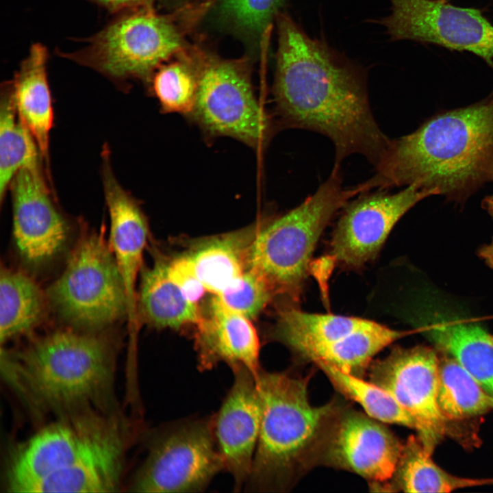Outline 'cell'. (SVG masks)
I'll use <instances>...</instances> for the list:
<instances>
[{
  "mask_svg": "<svg viewBox=\"0 0 493 493\" xmlns=\"http://www.w3.org/2000/svg\"><path fill=\"white\" fill-rule=\"evenodd\" d=\"M276 21L273 94L281 118L328 137L335 166L359 153L375 166L390 140L371 112L363 71L324 41L309 37L288 14L279 12Z\"/></svg>",
  "mask_w": 493,
  "mask_h": 493,
  "instance_id": "1",
  "label": "cell"
},
{
  "mask_svg": "<svg viewBox=\"0 0 493 493\" xmlns=\"http://www.w3.org/2000/svg\"><path fill=\"white\" fill-rule=\"evenodd\" d=\"M493 92L483 101L446 111L416 131L390 140L375 173L360 192L414 185L450 199H466L490 180Z\"/></svg>",
  "mask_w": 493,
  "mask_h": 493,
  "instance_id": "2",
  "label": "cell"
},
{
  "mask_svg": "<svg viewBox=\"0 0 493 493\" xmlns=\"http://www.w3.org/2000/svg\"><path fill=\"white\" fill-rule=\"evenodd\" d=\"M127 433L112 416L86 412L45 427L12 453L8 492H112L120 487Z\"/></svg>",
  "mask_w": 493,
  "mask_h": 493,
  "instance_id": "3",
  "label": "cell"
},
{
  "mask_svg": "<svg viewBox=\"0 0 493 493\" xmlns=\"http://www.w3.org/2000/svg\"><path fill=\"white\" fill-rule=\"evenodd\" d=\"M262 414L245 491L283 492L314 465L325 431L340 406L312 405L307 378L261 370L257 378Z\"/></svg>",
  "mask_w": 493,
  "mask_h": 493,
  "instance_id": "4",
  "label": "cell"
},
{
  "mask_svg": "<svg viewBox=\"0 0 493 493\" xmlns=\"http://www.w3.org/2000/svg\"><path fill=\"white\" fill-rule=\"evenodd\" d=\"M6 379L35 407L70 409L99 401L113 383L114 351L104 338L58 331L16 353L1 351Z\"/></svg>",
  "mask_w": 493,
  "mask_h": 493,
  "instance_id": "5",
  "label": "cell"
},
{
  "mask_svg": "<svg viewBox=\"0 0 493 493\" xmlns=\"http://www.w3.org/2000/svg\"><path fill=\"white\" fill-rule=\"evenodd\" d=\"M338 170L335 166L313 194L255 232L247 267L263 275L275 294L299 297L320 235L334 214L356 196L353 188L342 186Z\"/></svg>",
  "mask_w": 493,
  "mask_h": 493,
  "instance_id": "6",
  "label": "cell"
},
{
  "mask_svg": "<svg viewBox=\"0 0 493 493\" xmlns=\"http://www.w3.org/2000/svg\"><path fill=\"white\" fill-rule=\"evenodd\" d=\"M80 49L59 52L62 57L87 66L118 83L131 79L151 82L164 62L185 46L186 14H157L151 5L127 10Z\"/></svg>",
  "mask_w": 493,
  "mask_h": 493,
  "instance_id": "7",
  "label": "cell"
},
{
  "mask_svg": "<svg viewBox=\"0 0 493 493\" xmlns=\"http://www.w3.org/2000/svg\"><path fill=\"white\" fill-rule=\"evenodd\" d=\"M47 297L64 321L88 331L103 329L127 315L124 283L101 235L82 237Z\"/></svg>",
  "mask_w": 493,
  "mask_h": 493,
  "instance_id": "8",
  "label": "cell"
},
{
  "mask_svg": "<svg viewBox=\"0 0 493 493\" xmlns=\"http://www.w3.org/2000/svg\"><path fill=\"white\" fill-rule=\"evenodd\" d=\"M221 471L212 416L190 417L156 433L131 488L138 492H202Z\"/></svg>",
  "mask_w": 493,
  "mask_h": 493,
  "instance_id": "9",
  "label": "cell"
},
{
  "mask_svg": "<svg viewBox=\"0 0 493 493\" xmlns=\"http://www.w3.org/2000/svg\"><path fill=\"white\" fill-rule=\"evenodd\" d=\"M199 82L192 114L207 132L258 147L270 123L253 90L246 60L198 55Z\"/></svg>",
  "mask_w": 493,
  "mask_h": 493,
  "instance_id": "10",
  "label": "cell"
},
{
  "mask_svg": "<svg viewBox=\"0 0 493 493\" xmlns=\"http://www.w3.org/2000/svg\"><path fill=\"white\" fill-rule=\"evenodd\" d=\"M379 20L392 40H409L472 53L493 68V25L481 10L443 0H390Z\"/></svg>",
  "mask_w": 493,
  "mask_h": 493,
  "instance_id": "11",
  "label": "cell"
},
{
  "mask_svg": "<svg viewBox=\"0 0 493 493\" xmlns=\"http://www.w3.org/2000/svg\"><path fill=\"white\" fill-rule=\"evenodd\" d=\"M439 356L432 348H396L371 365L370 381L387 391L412 417L425 448L431 454L449 433V421L438 403Z\"/></svg>",
  "mask_w": 493,
  "mask_h": 493,
  "instance_id": "12",
  "label": "cell"
},
{
  "mask_svg": "<svg viewBox=\"0 0 493 493\" xmlns=\"http://www.w3.org/2000/svg\"><path fill=\"white\" fill-rule=\"evenodd\" d=\"M348 201L331 240L329 260L358 268L374 259L400 218L422 199L434 195L414 185L395 193L376 189Z\"/></svg>",
  "mask_w": 493,
  "mask_h": 493,
  "instance_id": "13",
  "label": "cell"
},
{
  "mask_svg": "<svg viewBox=\"0 0 493 493\" xmlns=\"http://www.w3.org/2000/svg\"><path fill=\"white\" fill-rule=\"evenodd\" d=\"M379 421L339 407L322 438L315 459L355 472L372 483H384L394 473L403 444Z\"/></svg>",
  "mask_w": 493,
  "mask_h": 493,
  "instance_id": "14",
  "label": "cell"
},
{
  "mask_svg": "<svg viewBox=\"0 0 493 493\" xmlns=\"http://www.w3.org/2000/svg\"><path fill=\"white\" fill-rule=\"evenodd\" d=\"M10 187L13 234L21 255L34 264L51 260L64 247L68 225L52 199L42 162L20 169Z\"/></svg>",
  "mask_w": 493,
  "mask_h": 493,
  "instance_id": "15",
  "label": "cell"
},
{
  "mask_svg": "<svg viewBox=\"0 0 493 493\" xmlns=\"http://www.w3.org/2000/svg\"><path fill=\"white\" fill-rule=\"evenodd\" d=\"M233 384L218 412L213 430L224 471L233 480L234 492L244 488L257 445L262 407L256 377L244 367L232 370Z\"/></svg>",
  "mask_w": 493,
  "mask_h": 493,
  "instance_id": "16",
  "label": "cell"
},
{
  "mask_svg": "<svg viewBox=\"0 0 493 493\" xmlns=\"http://www.w3.org/2000/svg\"><path fill=\"white\" fill-rule=\"evenodd\" d=\"M102 179L110 219L108 243L124 283L127 317L134 330L137 312L136 284L147 240V223L135 200L114 175L105 150L103 153Z\"/></svg>",
  "mask_w": 493,
  "mask_h": 493,
  "instance_id": "17",
  "label": "cell"
},
{
  "mask_svg": "<svg viewBox=\"0 0 493 493\" xmlns=\"http://www.w3.org/2000/svg\"><path fill=\"white\" fill-rule=\"evenodd\" d=\"M196 348L198 368L210 370L220 363L231 370L244 367L258 377L260 340L257 333L244 316L232 310L215 296L207 317L197 325Z\"/></svg>",
  "mask_w": 493,
  "mask_h": 493,
  "instance_id": "18",
  "label": "cell"
},
{
  "mask_svg": "<svg viewBox=\"0 0 493 493\" xmlns=\"http://www.w3.org/2000/svg\"><path fill=\"white\" fill-rule=\"evenodd\" d=\"M419 328L493 398V334L475 323L438 312L425 316Z\"/></svg>",
  "mask_w": 493,
  "mask_h": 493,
  "instance_id": "19",
  "label": "cell"
},
{
  "mask_svg": "<svg viewBox=\"0 0 493 493\" xmlns=\"http://www.w3.org/2000/svg\"><path fill=\"white\" fill-rule=\"evenodd\" d=\"M48 58L44 45H32L13 79L9 81L18 114L34 138L47 165L53 120L47 73Z\"/></svg>",
  "mask_w": 493,
  "mask_h": 493,
  "instance_id": "20",
  "label": "cell"
},
{
  "mask_svg": "<svg viewBox=\"0 0 493 493\" xmlns=\"http://www.w3.org/2000/svg\"><path fill=\"white\" fill-rule=\"evenodd\" d=\"M369 320L333 314H310L293 307L280 309L271 336L305 359L363 327Z\"/></svg>",
  "mask_w": 493,
  "mask_h": 493,
  "instance_id": "21",
  "label": "cell"
},
{
  "mask_svg": "<svg viewBox=\"0 0 493 493\" xmlns=\"http://www.w3.org/2000/svg\"><path fill=\"white\" fill-rule=\"evenodd\" d=\"M167 263L158 259L142 276L138 296L142 318L157 328L179 329L203 320L197 304L189 301L170 278Z\"/></svg>",
  "mask_w": 493,
  "mask_h": 493,
  "instance_id": "22",
  "label": "cell"
},
{
  "mask_svg": "<svg viewBox=\"0 0 493 493\" xmlns=\"http://www.w3.org/2000/svg\"><path fill=\"white\" fill-rule=\"evenodd\" d=\"M242 231L213 238L188 253L207 291L218 295L231 288L247 268L249 248L255 233Z\"/></svg>",
  "mask_w": 493,
  "mask_h": 493,
  "instance_id": "23",
  "label": "cell"
},
{
  "mask_svg": "<svg viewBox=\"0 0 493 493\" xmlns=\"http://www.w3.org/2000/svg\"><path fill=\"white\" fill-rule=\"evenodd\" d=\"M418 436L411 435L403 444L401 455L388 484L390 492H450L457 489L493 485V478L471 479L453 475L431 459Z\"/></svg>",
  "mask_w": 493,
  "mask_h": 493,
  "instance_id": "24",
  "label": "cell"
},
{
  "mask_svg": "<svg viewBox=\"0 0 493 493\" xmlns=\"http://www.w3.org/2000/svg\"><path fill=\"white\" fill-rule=\"evenodd\" d=\"M43 292L27 275L2 268L0 277V340L3 343L32 329L42 318Z\"/></svg>",
  "mask_w": 493,
  "mask_h": 493,
  "instance_id": "25",
  "label": "cell"
},
{
  "mask_svg": "<svg viewBox=\"0 0 493 493\" xmlns=\"http://www.w3.org/2000/svg\"><path fill=\"white\" fill-rule=\"evenodd\" d=\"M42 160L34 138L18 114L7 81L1 86L0 99L1 203L17 172Z\"/></svg>",
  "mask_w": 493,
  "mask_h": 493,
  "instance_id": "26",
  "label": "cell"
},
{
  "mask_svg": "<svg viewBox=\"0 0 493 493\" xmlns=\"http://www.w3.org/2000/svg\"><path fill=\"white\" fill-rule=\"evenodd\" d=\"M439 357L438 403L449 421L464 420L493 409L491 397L451 356Z\"/></svg>",
  "mask_w": 493,
  "mask_h": 493,
  "instance_id": "27",
  "label": "cell"
},
{
  "mask_svg": "<svg viewBox=\"0 0 493 493\" xmlns=\"http://www.w3.org/2000/svg\"><path fill=\"white\" fill-rule=\"evenodd\" d=\"M405 333L369 320L363 327L336 344L313 353L307 359L360 377L375 355Z\"/></svg>",
  "mask_w": 493,
  "mask_h": 493,
  "instance_id": "28",
  "label": "cell"
},
{
  "mask_svg": "<svg viewBox=\"0 0 493 493\" xmlns=\"http://www.w3.org/2000/svg\"><path fill=\"white\" fill-rule=\"evenodd\" d=\"M335 388L357 403L366 414L381 422L396 424L415 429L410 414L385 390L360 377L341 371L323 362L315 363Z\"/></svg>",
  "mask_w": 493,
  "mask_h": 493,
  "instance_id": "29",
  "label": "cell"
},
{
  "mask_svg": "<svg viewBox=\"0 0 493 493\" xmlns=\"http://www.w3.org/2000/svg\"><path fill=\"white\" fill-rule=\"evenodd\" d=\"M152 88L162 109L192 113L199 82L198 55L163 64L154 73Z\"/></svg>",
  "mask_w": 493,
  "mask_h": 493,
  "instance_id": "30",
  "label": "cell"
},
{
  "mask_svg": "<svg viewBox=\"0 0 493 493\" xmlns=\"http://www.w3.org/2000/svg\"><path fill=\"white\" fill-rule=\"evenodd\" d=\"M286 0H219L221 18L245 40L258 44Z\"/></svg>",
  "mask_w": 493,
  "mask_h": 493,
  "instance_id": "31",
  "label": "cell"
},
{
  "mask_svg": "<svg viewBox=\"0 0 493 493\" xmlns=\"http://www.w3.org/2000/svg\"><path fill=\"white\" fill-rule=\"evenodd\" d=\"M274 295L263 275L247 267L234 286L216 296L226 306L251 320L263 310Z\"/></svg>",
  "mask_w": 493,
  "mask_h": 493,
  "instance_id": "32",
  "label": "cell"
},
{
  "mask_svg": "<svg viewBox=\"0 0 493 493\" xmlns=\"http://www.w3.org/2000/svg\"><path fill=\"white\" fill-rule=\"evenodd\" d=\"M170 278L191 303L197 304L206 289L199 279L188 254L180 255L167 263Z\"/></svg>",
  "mask_w": 493,
  "mask_h": 493,
  "instance_id": "33",
  "label": "cell"
},
{
  "mask_svg": "<svg viewBox=\"0 0 493 493\" xmlns=\"http://www.w3.org/2000/svg\"><path fill=\"white\" fill-rule=\"evenodd\" d=\"M103 7L108 11L118 14L121 12L151 5L152 0H87Z\"/></svg>",
  "mask_w": 493,
  "mask_h": 493,
  "instance_id": "34",
  "label": "cell"
},
{
  "mask_svg": "<svg viewBox=\"0 0 493 493\" xmlns=\"http://www.w3.org/2000/svg\"><path fill=\"white\" fill-rule=\"evenodd\" d=\"M482 205L493 218V205L482 202ZM479 255L486 264L493 269V238L490 244L482 246L479 249Z\"/></svg>",
  "mask_w": 493,
  "mask_h": 493,
  "instance_id": "35",
  "label": "cell"
},
{
  "mask_svg": "<svg viewBox=\"0 0 493 493\" xmlns=\"http://www.w3.org/2000/svg\"><path fill=\"white\" fill-rule=\"evenodd\" d=\"M490 180H493V164L491 168L490 171ZM483 203H489L493 205V194L491 196L487 197L483 201Z\"/></svg>",
  "mask_w": 493,
  "mask_h": 493,
  "instance_id": "36",
  "label": "cell"
},
{
  "mask_svg": "<svg viewBox=\"0 0 493 493\" xmlns=\"http://www.w3.org/2000/svg\"><path fill=\"white\" fill-rule=\"evenodd\" d=\"M181 1H184V0H181Z\"/></svg>",
  "mask_w": 493,
  "mask_h": 493,
  "instance_id": "37",
  "label": "cell"
}]
</instances>
